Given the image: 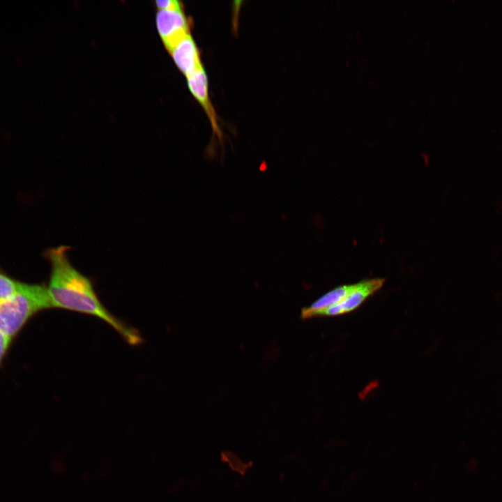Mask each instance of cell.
<instances>
[{
    "instance_id": "obj_1",
    "label": "cell",
    "mask_w": 502,
    "mask_h": 502,
    "mask_svg": "<svg viewBox=\"0 0 502 502\" xmlns=\"http://www.w3.org/2000/svg\"><path fill=\"white\" fill-rule=\"evenodd\" d=\"M68 246L48 249L51 271L47 286L52 307L95 317L111 326L130 346L141 344L139 331L115 317L102 303L91 280L70 264Z\"/></svg>"
},
{
    "instance_id": "obj_2",
    "label": "cell",
    "mask_w": 502,
    "mask_h": 502,
    "mask_svg": "<svg viewBox=\"0 0 502 502\" xmlns=\"http://www.w3.org/2000/svg\"><path fill=\"white\" fill-rule=\"evenodd\" d=\"M50 308L46 285L23 282L17 294L0 302V333L15 340L31 319Z\"/></svg>"
},
{
    "instance_id": "obj_3",
    "label": "cell",
    "mask_w": 502,
    "mask_h": 502,
    "mask_svg": "<svg viewBox=\"0 0 502 502\" xmlns=\"http://www.w3.org/2000/svg\"><path fill=\"white\" fill-rule=\"evenodd\" d=\"M156 25L159 35L168 51L190 33L189 22L182 8L159 10L156 15Z\"/></svg>"
},
{
    "instance_id": "obj_4",
    "label": "cell",
    "mask_w": 502,
    "mask_h": 502,
    "mask_svg": "<svg viewBox=\"0 0 502 502\" xmlns=\"http://www.w3.org/2000/svg\"><path fill=\"white\" fill-rule=\"evenodd\" d=\"M383 282V279L376 278L355 284L354 289L342 302L327 308L320 315L336 316L354 310L369 296L378 291Z\"/></svg>"
},
{
    "instance_id": "obj_5",
    "label": "cell",
    "mask_w": 502,
    "mask_h": 502,
    "mask_svg": "<svg viewBox=\"0 0 502 502\" xmlns=\"http://www.w3.org/2000/svg\"><path fill=\"white\" fill-rule=\"evenodd\" d=\"M190 91L205 110L211 123L213 131L221 140L222 134L218 126L217 116L208 94L207 75L201 67L186 76Z\"/></svg>"
},
{
    "instance_id": "obj_6",
    "label": "cell",
    "mask_w": 502,
    "mask_h": 502,
    "mask_svg": "<svg viewBox=\"0 0 502 502\" xmlns=\"http://www.w3.org/2000/svg\"><path fill=\"white\" fill-rule=\"evenodd\" d=\"M169 52L177 67L185 76L202 67L199 50L190 33Z\"/></svg>"
},
{
    "instance_id": "obj_7",
    "label": "cell",
    "mask_w": 502,
    "mask_h": 502,
    "mask_svg": "<svg viewBox=\"0 0 502 502\" xmlns=\"http://www.w3.org/2000/svg\"><path fill=\"white\" fill-rule=\"evenodd\" d=\"M355 284L338 287L315 301L309 307L303 310V317L320 315L327 308L342 302L354 289Z\"/></svg>"
},
{
    "instance_id": "obj_8",
    "label": "cell",
    "mask_w": 502,
    "mask_h": 502,
    "mask_svg": "<svg viewBox=\"0 0 502 502\" xmlns=\"http://www.w3.org/2000/svg\"><path fill=\"white\" fill-rule=\"evenodd\" d=\"M23 282L12 277L0 268V302L17 294Z\"/></svg>"
},
{
    "instance_id": "obj_9",
    "label": "cell",
    "mask_w": 502,
    "mask_h": 502,
    "mask_svg": "<svg viewBox=\"0 0 502 502\" xmlns=\"http://www.w3.org/2000/svg\"><path fill=\"white\" fill-rule=\"evenodd\" d=\"M13 341V339L0 333V367L8 356Z\"/></svg>"
},
{
    "instance_id": "obj_10",
    "label": "cell",
    "mask_w": 502,
    "mask_h": 502,
    "mask_svg": "<svg viewBox=\"0 0 502 502\" xmlns=\"http://www.w3.org/2000/svg\"><path fill=\"white\" fill-rule=\"evenodd\" d=\"M155 4L159 10H175L182 8L181 3L176 0L156 1Z\"/></svg>"
}]
</instances>
